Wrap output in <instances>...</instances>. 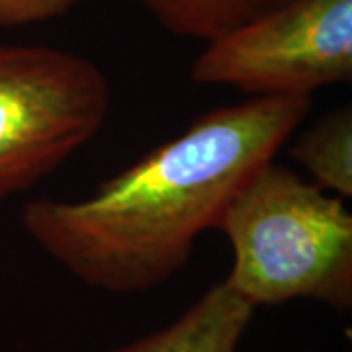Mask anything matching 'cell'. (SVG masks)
I'll use <instances>...</instances> for the list:
<instances>
[{
  "instance_id": "7",
  "label": "cell",
  "mask_w": 352,
  "mask_h": 352,
  "mask_svg": "<svg viewBox=\"0 0 352 352\" xmlns=\"http://www.w3.org/2000/svg\"><path fill=\"white\" fill-rule=\"evenodd\" d=\"M289 157L307 170L315 186L340 198L352 196L351 106L321 116L302 131Z\"/></svg>"
},
{
  "instance_id": "3",
  "label": "cell",
  "mask_w": 352,
  "mask_h": 352,
  "mask_svg": "<svg viewBox=\"0 0 352 352\" xmlns=\"http://www.w3.org/2000/svg\"><path fill=\"white\" fill-rule=\"evenodd\" d=\"M110 85L90 59L47 45H0V201L98 135Z\"/></svg>"
},
{
  "instance_id": "6",
  "label": "cell",
  "mask_w": 352,
  "mask_h": 352,
  "mask_svg": "<svg viewBox=\"0 0 352 352\" xmlns=\"http://www.w3.org/2000/svg\"><path fill=\"white\" fill-rule=\"evenodd\" d=\"M178 38L210 43L292 0H138Z\"/></svg>"
},
{
  "instance_id": "4",
  "label": "cell",
  "mask_w": 352,
  "mask_h": 352,
  "mask_svg": "<svg viewBox=\"0 0 352 352\" xmlns=\"http://www.w3.org/2000/svg\"><path fill=\"white\" fill-rule=\"evenodd\" d=\"M192 82L258 96H311L352 80V0H292L206 43Z\"/></svg>"
},
{
  "instance_id": "5",
  "label": "cell",
  "mask_w": 352,
  "mask_h": 352,
  "mask_svg": "<svg viewBox=\"0 0 352 352\" xmlns=\"http://www.w3.org/2000/svg\"><path fill=\"white\" fill-rule=\"evenodd\" d=\"M254 309L223 280L166 327L110 352H237Z\"/></svg>"
},
{
  "instance_id": "1",
  "label": "cell",
  "mask_w": 352,
  "mask_h": 352,
  "mask_svg": "<svg viewBox=\"0 0 352 352\" xmlns=\"http://www.w3.org/2000/svg\"><path fill=\"white\" fill-rule=\"evenodd\" d=\"M311 96H258L198 116L80 200L28 201L25 233L92 288L139 294L180 272L204 231L274 161Z\"/></svg>"
},
{
  "instance_id": "8",
  "label": "cell",
  "mask_w": 352,
  "mask_h": 352,
  "mask_svg": "<svg viewBox=\"0 0 352 352\" xmlns=\"http://www.w3.org/2000/svg\"><path fill=\"white\" fill-rule=\"evenodd\" d=\"M80 0H0V28L41 24L75 8Z\"/></svg>"
},
{
  "instance_id": "2",
  "label": "cell",
  "mask_w": 352,
  "mask_h": 352,
  "mask_svg": "<svg viewBox=\"0 0 352 352\" xmlns=\"http://www.w3.org/2000/svg\"><path fill=\"white\" fill-rule=\"evenodd\" d=\"M217 229L233 251L227 286L252 307L315 300L351 311L352 214L344 198L270 161L229 201Z\"/></svg>"
}]
</instances>
